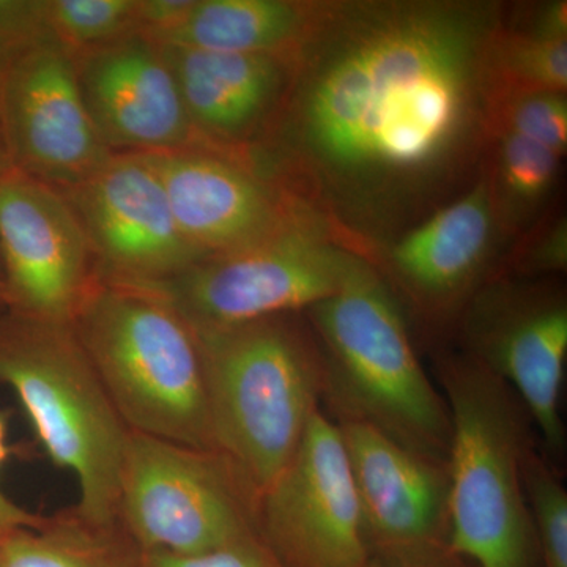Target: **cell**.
I'll use <instances>...</instances> for the list:
<instances>
[{
    "label": "cell",
    "mask_w": 567,
    "mask_h": 567,
    "mask_svg": "<svg viewBox=\"0 0 567 567\" xmlns=\"http://www.w3.org/2000/svg\"><path fill=\"white\" fill-rule=\"evenodd\" d=\"M0 259L7 311L32 319L73 322L99 282L69 200L14 169L0 178Z\"/></svg>",
    "instance_id": "cell-14"
},
{
    "label": "cell",
    "mask_w": 567,
    "mask_h": 567,
    "mask_svg": "<svg viewBox=\"0 0 567 567\" xmlns=\"http://www.w3.org/2000/svg\"><path fill=\"white\" fill-rule=\"evenodd\" d=\"M486 171L496 226L503 233L522 229L554 188L561 155L518 134L498 132Z\"/></svg>",
    "instance_id": "cell-21"
},
{
    "label": "cell",
    "mask_w": 567,
    "mask_h": 567,
    "mask_svg": "<svg viewBox=\"0 0 567 567\" xmlns=\"http://www.w3.org/2000/svg\"><path fill=\"white\" fill-rule=\"evenodd\" d=\"M494 104L532 92H566L567 37L540 31L529 20L511 28L503 21L488 58Z\"/></svg>",
    "instance_id": "cell-22"
},
{
    "label": "cell",
    "mask_w": 567,
    "mask_h": 567,
    "mask_svg": "<svg viewBox=\"0 0 567 567\" xmlns=\"http://www.w3.org/2000/svg\"><path fill=\"white\" fill-rule=\"evenodd\" d=\"M121 524H95L74 507L0 536V567H140Z\"/></svg>",
    "instance_id": "cell-20"
},
{
    "label": "cell",
    "mask_w": 567,
    "mask_h": 567,
    "mask_svg": "<svg viewBox=\"0 0 567 567\" xmlns=\"http://www.w3.org/2000/svg\"><path fill=\"white\" fill-rule=\"evenodd\" d=\"M505 14L476 0L312 3L281 106L246 156L331 230L390 240L475 183Z\"/></svg>",
    "instance_id": "cell-1"
},
{
    "label": "cell",
    "mask_w": 567,
    "mask_h": 567,
    "mask_svg": "<svg viewBox=\"0 0 567 567\" xmlns=\"http://www.w3.org/2000/svg\"><path fill=\"white\" fill-rule=\"evenodd\" d=\"M259 498L221 451L130 434L117 520L141 551L200 555L260 535Z\"/></svg>",
    "instance_id": "cell-8"
},
{
    "label": "cell",
    "mask_w": 567,
    "mask_h": 567,
    "mask_svg": "<svg viewBox=\"0 0 567 567\" xmlns=\"http://www.w3.org/2000/svg\"><path fill=\"white\" fill-rule=\"evenodd\" d=\"M0 383L21 402L52 464L80 491L73 506L95 524L117 520L130 431L73 324L0 312Z\"/></svg>",
    "instance_id": "cell-6"
},
{
    "label": "cell",
    "mask_w": 567,
    "mask_h": 567,
    "mask_svg": "<svg viewBox=\"0 0 567 567\" xmlns=\"http://www.w3.org/2000/svg\"><path fill=\"white\" fill-rule=\"evenodd\" d=\"M2 71L0 70V78H2ZM11 167L9 148H7L6 134H3L2 117H0V178L6 177Z\"/></svg>",
    "instance_id": "cell-31"
},
{
    "label": "cell",
    "mask_w": 567,
    "mask_h": 567,
    "mask_svg": "<svg viewBox=\"0 0 567 567\" xmlns=\"http://www.w3.org/2000/svg\"><path fill=\"white\" fill-rule=\"evenodd\" d=\"M7 436H9V413L0 412V468L11 454ZM43 517L11 502V498L0 488V536L14 532V529L35 527L43 520Z\"/></svg>",
    "instance_id": "cell-29"
},
{
    "label": "cell",
    "mask_w": 567,
    "mask_h": 567,
    "mask_svg": "<svg viewBox=\"0 0 567 567\" xmlns=\"http://www.w3.org/2000/svg\"><path fill=\"white\" fill-rule=\"evenodd\" d=\"M3 295H6V281H3L2 259H0V301L3 303ZM6 306V303H3Z\"/></svg>",
    "instance_id": "cell-32"
},
{
    "label": "cell",
    "mask_w": 567,
    "mask_h": 567,
    "mask_svg": "<svg viewBox=\"0 0 567 567\" xmlns=\"http://www.w3.org/2000/svg\"><path fill=\"white\" fill-rule=\"evenodd\" d=\"M162 47L200 147L246 158L281 106L290 55Z\"/></svg>",
    "instance_id": "cell-18"
},
{
    "label": "cell",
    "mask_w": 567,
    "mask_h": 567,
    "mask_svg": "<svg viewBox=\"0 0 567 567\" xmlns=\"http://www.w3.org/2000/svg\"><path fill=\"white\" fill-rule=\"evenodd\" d=\"M494 134H518L565 155L567 145L566 92H532L507 96L494 104Z\"/></svg>",
    "instance_id": "cell-25"
},
{
    "label": "cell",
    "mask_w": 567,
    "mask_h": 567,
    "mask_svg": "<svg viewBox=\"0 0 567 567\" xmlns=\"http://www.w3.org/2000/svg\"><path fill=\"white\" fill-rule=\"evenodd\" d=\"M3 309H6V306H3L2 301H0V312H2Z\"/></svg>",
    "instance_id": "cell-33"
},
{
    "label": "cell",
    "mask_w": 567,
    "mask_h": 567,
    "mask_svg": "<svg viewBox=\"0 0 567 567\" xmlns=\"http://www.w3.org/2000/svg\"><path fill=\"white\" fill-rule=\"evenodd\" d=\"M140 0H47L51 35L71 52L137 33Z\"/></svg>",
    "instance_id": "cell-24"
},
{
    "label": "cell",
    "mask_w": 567,
    "mask_h": 567,
    "mask_svg": "<svg viewBox=\"0 0 567 567\" xmlns=\"http://www.w3.org/2000/svg\"><path fill=\"white\" fill-rule=\"evenodd\" d=\"M567 265L566 219H558L554 226L537 238L536 244L522 254L517 260L518 276H537L565 271Z\"/></svg>",
    "instance_id": "cell-28"
},
{
    "label": "cell",
    "mask_w": 567,
    "mask_h": 567,
    "mask_svg": "<svg viewBox=\"0 0 567 567\" xmlns=\"http://www.w3.org/2000/svg\"><path fill=\"white\" fill-rule=\"evenodd\" d=\"M0 117L11 167L58 192L81 185L112 156L85 110L73 54L52 35L3 69Z\"/></svg>",
    "instance_id": "cell-12"
},
{
    "label": "cell",
    "mask_w": 567,
    "mask_h": 567,
    "mask_svg": "<svg viewBox=\"0 0 567 567\" xmlns=\"http://www.w3.org/2000/svg\"><path fill=\"white\" fill-rule=\"evenodd\" d=\"M61 194L84 229L100 282L148 289L204 257L175 221L145 156L112 155L91 178Z\"/></svg>",
    "instance_id": "cell-11"
},
{
    "label": "cell",
    "mask_w": 567,
    "mask_h": 567,
    "mask_svg": "<svg viewBox=\"0 0 567 567\" xmlns=\"http://www.w3.org/2000/svg\"><path fill=\"white\" fill-rule=\"evenodd\" d=\"M312 3L293 0H194L181 25L156 43L241 54L290 55Z\"/></svg>",
    "instance_id": "cell-19"
},
{
    "label": "cell",
    "mask_w": 567,
    "mask_h": 567,
    "mask_svg": "<svg viewBox=\"0 0 567 567\" xmlns=\"http://www.w3.org/2000/svg\"><path fill=\"white\" fill-rule=\"evenodd\" d=\"M140 567H284L260 535L200 555L141 551Z\"/></svg>",
    "instance_id": "cell-27"
},
{
    "label": "cell",
    "mask_w": 567,
    "mask_h": 567,
    "mask_svg": "<svg viewBox=\"0 0 567 567\" xmlns=\"http://www.w3.org/2000/svg\"><path fill=\"white\" fill-rule=\"evenodd\" d=\"M458 320L464 353L514 391L539 431L548 461H561L566 453L559 409L567 358L565 295L548 284L496 278L470 298Z\"/></svg>",
    "instance_id": "cell-9"
},
{
    "label": "cell",
    "mask_w": 567,
    "mask_h": 567,
    "mask_svg": "<svg viewBox=\"0 0 567 567\" xmlns=\"http://www.w3.org/2000/svg\"><path fill=\"white\" fill-rule=\"evenodd\" d=\"M333 421L352 470L369 558L427 565L457 557L450 544L447 464L406 450L372 425Z\"/></svg>",
    "instance_id": "cell-13"
},
{
    "label": "cell",
    "mask_w": 567,
    "mask_h": 567,
    "mask_svg": "<svg viewBox=\"0 0 567 567\" xmlns=\"http://www.w3.org/2000/svg\"><path fill=\"white\" fill-rule=\"evenodd\" d=\"M363 567H473L465 559L458 557H451L443 559V561L427 563V565H386V563L372 561L369 559L368 565Z\"/></svg>",
    "instance_id": "cell-30"
},
{
    "label": "cell",
    "mask_w": 567,
    "mask_h": 567,
    "mask_svg": "<svg viewBox=\"0 0 567 567\" xmlns=\"http://www.w3.org/2000/svg\"><path fill=\"white\" fill-rule=\"evenodd\" d=\"M524 488L539 567H567V492L557 466L535 445L524 458Z\"/></svg>",
    "instance_id": "cell-23"
},
{
    "label": "cell",
    "mask_w": 567,
    "mask_h": 567,
    "mask_svg": "<svg viewBox=\"0 0 567 567\" xmlns=\"http://www.w3.org/2000/svg\"><path fill=\"white\" fill-rule=\"evenodd\" d=\"M305 316L322 350V405L333 420L372 425L447 464L450 409L417 358L398 293L371 259L358 256L341 289Z\"/></svg>",
    "instance_id": "cell-2"
},
{
    "label": "cell",
    "mask_w": 567,
    "mask_h": 567,
    "mask_svg": "<svg viewBox=\"0 0 567 567\" xmlns=\"http://www.w3.org/2000/svg\"><path fill=\"white\" fill-rule=\"evenodd\" d=\"M328 229L300 204L274 233L205 256L177 278L148 289L163 295L196 331L305 315L333 297L354 259L363 256L339 245Z\"/></svg>",
    "instance_id": "cell-7"
},
{
    "label": "cell",
    "mask_w": 567,
    "mask_h": 567,
    "mask_svg": "<svg viewBox=\"0 0 567 567\" xmlns=\"http://www.w3.org/2000/svg\"><path fill=\"white\" fill-rule=\"evenodd\" d=\"M259 533L284 567H363L371 559L341 431L322 406L260 495Z\"/></svg>",
    "instance_id": "cell-10"
},
{
    "label": "cell",
    "mask_w": 567,
    "mask_h": 567,
    "mask_svg": "<svg viewBox=\"0 0 567 567\" xmlns=\"http://www.w3.org/2000/svg\"><path fill=\"white\" fill-rule=\"evenodd\" d=\"M71 54L85 110L112 155L200 147L162 44L130 33Z\"/></svg>",
    "instance_id": "cell-15"
},
{
    "label": "cell",
    "mask_w": 567,
    "mask_h": 567,
    "mask_svg": "<svg viewBox=\"0 0 567 567\" xmlns=\"http://www.w3.org/2000/svg\"><path fill=\"white\" fill-rule=\"evenodd\" d=\"M48 37L47 0H0V70Z\"/></svg>",
    "instance_id": "cell-26"
},
{
    "label": "cell",
    "mask_w": 567,
    "mask_h": 567,
    "mask_svg": "<svg viewBox=\"0 0 567 567\" xmlns=\"http://www.w3.org/2000/svg\"><path fill=\"white\" fill-rule=\"evenodd\" d=\"M196 333L215 450L260 496L289 464L322 406V350L305 315Z\"/></svg>",
    "instance_id": "cell-3"
},
{
    "label": "cell",
    "mask_w": 567,
    "mask_h": 567,
    "mask_svg": "<svg viewBox=\"0 0 567 567\" xmlns=\"http://www.w3.org/2000/svg\"><path fill=\"white\" fill-rule=\"evenodd\" d=\"M142 156L158 174L186 240L204 257L274 233L301 204L234 153L188 147Z\"/></svg>",
    "instance_id": "cell-16"
},
{
    "label": "cell",
    "mask_w": 567,
    "mask_h": 567,
    "mask_svg": "<svg viewBox=\"0 0 567 567\" xmlns=\"http://www.w3.org/2000/svg\"><path fill=\"white\" fill-rule=\"evenodd\" d=\"M450 409L451 550L473 567H539L524 488L535 445L527 410L505 382L468 354L436 360Z\"/></svg>",
    "instance_id": "cell-4"
},
{
    "label": "cell",
    "mask_w": 567,
    "mask_h": 567,
    "mask_svg": "<svg viewBox=\"0 0 567 567\" xmlns=\"http://www.w3.org/2000/svg\"><path fill=\"white\" fill-rule=\"evenodd\" d=\"M71 324L130 431L215 450L199 338L163 295L99 281Z\"/></svg>",
    "instance_id": "cell-5"
},
{
    "label": "cell",
    "mask_w": 567,
    "mask_h": 567,
    "mask_svg": "<svg viewBox=\"0 0 567 567\" xmlns=\"http://www.w3.org/2000/svg\"><path fill=\"white\" fill-rule=\"evenodd\" d=\"M496 226L486 171L466 192L394 241L388 278L421 315L434 320L461 316L484 286Z\"/></svg>",
    "instance_id": "cell-17"
}]
</instances>
